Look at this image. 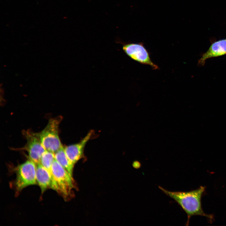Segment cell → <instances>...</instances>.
I'll return each mask as SVG.
<instances>
[{
	"label": "cell",
	"mask_w": 226,
	"mask_h": 226,
	"mask_svg": "<svg viewBox=\"0 0 226 226\" xmlns=\"http://www.w3.org/2000/svg\"><path fill=\"white\" fill-rule=\"evenodd\" d=\"M159 188L176 201L186 213V225H189L190 218L194 215L204 216L211 222L213 221V215L206 214L202 208L201 198L205 190V186H201L196 190L186 192L170 191L160 186Z\"/></svg>",
	"instance_id": "cell-1"
},
{
	"label": "cell",
	"mask_w": 226,
	"mask_h": 226,
	"mask_svg": "<svg viewBox=\"0 0 226 226\" xmlns=\"http://www.w3.org/2000/svg\"><path fill=\"white\" fill-rule=\"evenodd\" d=\"M62 119L61 116L51 119L45 128L37 133L45 149L54 153L63 146L58 135V127Z\"/></svg>",
	"instance_id": "cell-2"
},
{
	"label": "cell",
	"mask_w": 226,
	"mask_h": 226,
	"mask_svg": "<svg viewBox=\"0 0 226 226\" xmlns=\"http://www.w3.org/2000/svg\"><path fill=\"white\" fill-rule=\"evenodd\" d=\"M36 164L28 159L16 168L15 191L18 193L25 187L36 184Z\"/></svg>",
	"instance_id": "cell-3"
},
{
	"label": "cell",
	"mask_w": 226,
	"mask_h": 226,
	"mask_svg": "<svg viewBox=\"0 0 226 226\" xmlns=\"http://www.w3.org/2000/svg\"><path fill=\"white\" fill-rule=\"evenodd\" d=\"M52 172L56 184L58 193L67 198L73 187V177L55 159L52 165Z\"/></svg>",
	"instance_id": "cell-4"
},
{
	"label": "cell",
	"mask_w": 226,
	"mask_h": 226,
	"mask_svg": "<svg viewBox=\"0 0 226 226\" xmlns=\"http://www.w3.org/2000/svg\"><path fill=\"white\" fill-rule=\"evenodd\" d=\"M122 48L126 54L134 60L149 65L153 69H158V66L151 61L149 53L143 43H125L123 44Z\"/></svg>",
	"instance_id": "cell-5"
},
{
	"label": "cell",
	"mask_w": 226,
	"mask_h": 226,
	"mask_svg": "<svg viewBox=\"0 0 226 226\" xmlns=\"http://www.w3.org/2000/svg\"><path fill=\"white\" fill-rule=\"evenodd\" d=\"M23 133L27 140L25 146L20 148L27 152L29 159L36 164L40 163L41 156L46 150L42 145L37 133L29 130L23 131Z\"/></svg>",
	"instance_id": "cell-6"
},
{
	"label": "cell",
	"mask_w": 226,
	"mask_h": 226,
	"mask_svg": "<svg viewBox=\"0 0 226 226\" xmlns=\"http://www.w3.org/2000/svg\"><path fill=\"white\" fill-rule=\"evenodd\" d=\"M210 41L211 44L208 49L201 55V57L198 60L199 66H204L208 59L226 55V39L217 40L213 38Z\"/></svg>",
	"instance_id": "cell-7"
},
{
	"label": "cell",
	"mask_w": 226,
	"mask_h": 226,
	"mask_svg": "<svg viewBox=\"0 0 226 226\" xmlns=\"http://www.w3.org/2000/svg\"><path fill=\"white\" fill-rule=\"evenodd\" d=\"M93 133V131H91L79 142L64 147L67 156L73 165L83 157L85 145L92 138Z\"/></svg>",
	"instance_id": "cell-8"
},
{
	"label": "cell",
	"mask_w": 226,
	"mask_h": 226,
	"mask_svg": "<svg viewBox=\"0 0 226 226\" xmlns=\"http://www.w3.org/2000/svg\"><path fill=\"white\" fill-rule=\"evenodd\" d=\"M36 175L37 183L42 194L48 188L57 191V186L53 177L40 163L36 164Z\"/></svg>",
	"instance_id": "cell-9"
},
{
	"label": "cell",
	"mask_w": 226,
	"mask_h": 226,
	"mask_svg": "<svg viewBox=\"0 0 226 226\" xmlns=\"http://www.w3.org/2000/svg\"><path fill=\"white\" fill-rule=\"evenodd\" d=\"M55 159L73 177L74 165L72 164L65 153L64 147L62 146L54 153Z\"/></svg>",
	"instance_id": "cell-10"
},
{
	"label": "cell",
	"mask_w": 226,
	"mask_h": 226,
	"mask_svg": "<svg viewBox=\"0 0 226 226\" xmlns=\"http://www.w3.org/2000/svg\"><path fill=\"white\" fill-rule=\"evenodd\" d=\"M54 159V153L46 150L41 156L40 163L51 173L52 165Z\"/></svg>",
	"instance_id": "cell-11"
}]
</instances>
